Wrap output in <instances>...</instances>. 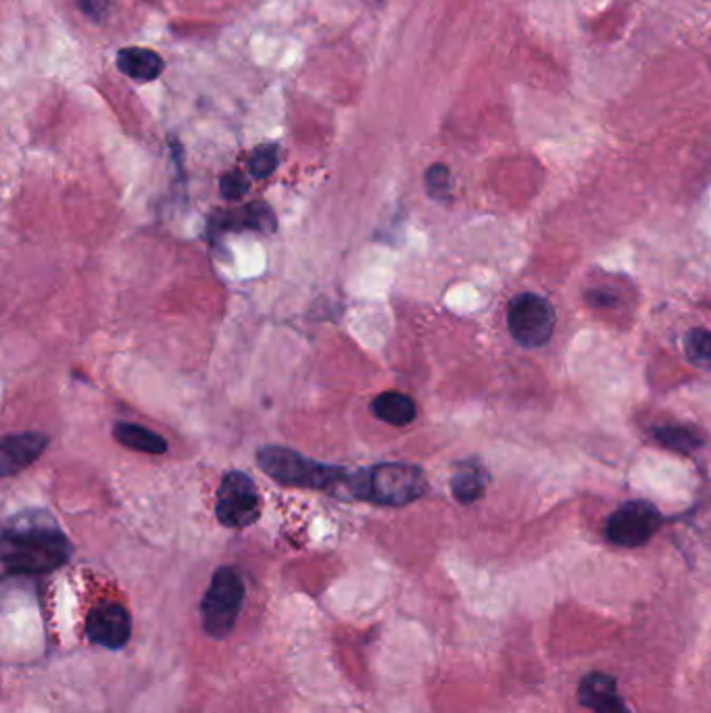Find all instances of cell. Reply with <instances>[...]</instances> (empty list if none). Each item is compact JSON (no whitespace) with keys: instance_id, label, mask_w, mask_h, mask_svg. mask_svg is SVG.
<instances>
[{"instance_id":"2","label":"cell","mask_w":711,"mask_h":713,"mask_svg":"<svg viewBox=\"0 0 711 713\" xmlns=\"http://www.w3.org/2000/svg\"><path fill=\"white\" fill-rule=\"evenodd\" d=\"M257 465L278 485L326 490L338 499H349L353 474L349 470L303 458L284 447H263L257 453Z\"/></svg>"},{"instance_id":"9","label":"cell","mask_w":711,"mask_h":713,"mask_svg":"<svg viewBox=\"0 0 711 713\" xmlns=\"http://www.w3.org/2000/svg\"><path fill=\"white\" fill-rule=\"evenodd\" d=\"M49 445V436L38 433L4 436L0 447V472L2 476H15L42 455Z\"/></svg>"},{"instance_id":"20","label":"cell","mask_w":711,"mask_h":713,"mask_svg":"<svg viewBox=\"0 0 711 713\" xmlns=\"http://www.w3.org/2000/svg\"><path fill=\"white\" fill-rule=\"evenodd\" d=\"M220 190H222V197L224 199L236 201V199H240V197L247 195V190H249V178L245 174H240V172H229L220 182Z\"/></svg>"},{"instance_id":"5","label":"cell","mask_w":711,"mask_h":713,"mask_svg":"<svg viewBox=\"0 0 711 713\" xmlns=\"http://www.w3.org/2000/svg\"><path fill=\"white\" fill-rule=\"evenodd\" d=\"M508 326L515 342L526 349L542 347L556 332V311L538 295H520L508 307Z\"/></svg>"},{"instance_id":"3","label":"cell","mask_w":711,"mask_h":713,"mask_svg":"<svg viewBox=\"0 0 711 713\" xmlns=\"http://www.w3.org/2000/svg\"><path fill=\"white\" fill-rule=\"evenodd\" d=\"M428 490L424 472L409 463H381L351 474L349 499L370 501L384 508H403Z\"/></svg>"},{"instance_id":"14","label":"cell","mask_w":711,"mask_h":713,"mask_svg":"<svg viewBox=\"0 0 711 713\" xmlns=\"http://www.w3.org/2000/svg\"><path fill=\"white\" fill-rule=\"evenodd\" d=\"M113 438L132 451L147 453V455H163L167 453V440L153 430L138 426V424H126L120 422L113 426Z\"/></svg>"},{"instance_id":"17","label":"cell","mask_w":711,"mask_h":713,"mask_svg":"<svg viewBox=\"0 0 711 713\" xmlns=\"http://www.w3.org/2000/svg\"><path fill=\"white\" fill-rule=\"evenodd\" d=\"M685 355L695 367L711 370V332L703 328L686 332Z\"/></svg>"},{"instance_id":"19","label":"cell","mask_w":711,"mask_h":713,"mask_svg":"<svg viewBox=\"0 0 711 713\" xmlns=\"http://www.w3.org/2000/svg\"><path fill=\"white\" fill-rule=\"evenodd\" d=\"M426 188L434 199H447L451 188V172L447 165L436 163L426 172Z\"/></svg>"},{"instance_id":"4","label":"cell","mask_w":711,"mask_h":713,"mask_svg":"<svg viewBox=\"0 0 711 713\" xmlns=\"http://www.w3.org/2000/svg\"><path fill=\"white\" fill-rule=\"evenodd\" d=\"M245 603V583L234 567H220L201 601L204 633L213 638H226Z\"/></svg>"},{"instance_id":"8","label":"cell","mask_w":711,"mask_h":713,"mask_svg":"<svg viewBox=\"0 0 711 713\" xmlns=\"http://www.w3.org/2000/svg\"><path fill=\"white\" fill-rule=\"evenodd\" d=\"M86 637L104 649H122L132 637V617L124 605L102 601L86 617Z\"/></svg>"},{"instance_id":"16","label":"cell","mask_w":711,"mask_h":713,"mask_svg":"<svg viewBox=\"0 0 711 713\" xmlns=\"http://www.w3.org/2000/svg\"><path fill=\"white\" fill-rule=\"evenodd\" d=\"M656 438H658L661 447H665L670 451H676V453H683V455H690L703 442L697 434L688 430V428H683V426H663V428H658L656 430Z\"/></svg>"},{"instance_id":"6","label":"cell","mask_w":711,"mask_h":713,"mask_svg":"<svg viewBox=\"0 0 711 713\" xmlns=\"http://www.w3.org/2000/svg\"><path fill=\"white\" fill-rule=\"evenodd\" d=\"M215 515L228 528H249L261 515L254 483L242 472H228L215 497Z\"/></svg>"},{"instance_id":"21","label":"cell","mask_w":711,"mask_h":713,"mask_svg":"<svg viewBox=\"0 0 711 713\" xmlns=\"http://www.w3.org/2000/svg\"><path fill=\"white\" fill-rule=\"evenodd\" d=\"M77 7L82 13H86L88 17L101 22L102 17L109 11V2L107 0H77Z\"/></svg>"},{"instance_id":"1","label":"cell","mask_w":711,"mask_h":713,"mask_svg":"<svg viewBox=\"0 0 711 713\" xmlns=\"http://www.w3.org/2000/svg\"><path fill=\"white\" fill-rule=\"evenodd\" d=\"M72 558V545L51 517L29 511L13 517L2 533V565L13 576L54 572Z\"/></svg>"},{"instance_id":"12","label":"cell","mask_w":711,"mask_h":713,"mask_svg":"<svg viewBox=\"0 0 711 713\" xmlns=\"http://www.w3.org/2000/svg\"><path fill=\"white\" fill-rule=\"evenodd\" d=\"M117 70L136 82H154L163 74V59L142 47H127L117 52Z\"/></svg>"},{"instance_id":"10","label":"cell","mask_w":711,"mask_h":713,"mask_svg":"<svg viewBox=\"0 0 711 713\" xmlns=\"http://www.w3.org/2000/svg\"><path fill=\"white\" fill-rule=\"evenodd\" d=\"M578 703L595 713H631L618 695L615 678L603 672H592L583 678Z\"/></svg>"},{"instance_id":"18","label":"cell","mask_w":711,"mask_h":713,"mask_svg":"<svg viewBox=\"0 0 711 713\" xmlns=\"http://www.w3.org/2000/svg\"><path fill=\"white\" fill-rule=\"evenodd\" d=\"M278 167V149L274 145L257 147L249 157V172L253 178H267Z\"/></svg>"},{"instance_id":"7","label":"cell","mask_w":711,"mask_h":713,"mask_svg":"<svg viewBox=\"0 0 711 713\" xmlns=\"http://www.w3.org/2000/svg\"><path fill=\"white\" fill-rule=\"evenodd\" d=\"M661 515L647 501H633L613 511L606 522V538L615 547L635 549L647 545L660 530Z\"/></svg>"},{"instance_id":"15","label":"cell","mask_w":711,"mask_h":713,"mask_svg":"<svg viewBox=\"0 0 711 713\" xmlns=\"http://www.w3.org/2000/svg\"><path fill=\"white\" fill-rule=\"evenodd\" d=\"M372 411L381 422L390 424V426H407L417 415V408H415L413 399L403 392H395V390L378 395L372 401Z\"/></svg>"},{"instance_id":"11","label":"cell","mask_w":711,"mask_h":713,"mask_svg":"<svg viewBox=\"0 0 711 713\" xmlns=\"http://www.w3.org/2000/svg\"><path fill=\"white\" fill-rule=\"evenodd\" d=\"M259 229V232H274L276 229V215L270 204H245L238 211H229L215 215L211 222V229Z\"/></svg>"},{"instance_id":"13","label":"cell","mask_w":711,"mask_h":713,"mask_svg":"<svg viewBox=\"0 0 711 713\" xmlns=\"http://www.w3.org/2000/svg\"><path fill=\"white\" fill-rule=\"evenodd\" d=\"M488 485V474L478 461H463L459 463L453 478H451V490L459 503L470 505L478 501L484 495V488Z\"/></svg>"}]
</instances>
